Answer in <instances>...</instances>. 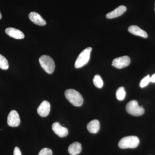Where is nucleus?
<instances>
[{"instance_id": "nucleus-1", "label": "nucleus", "mask_w": 155, "mask_h": 155, "mask_svg": "<svg viewBox=\"0 0 155 155\" xmlns=\"http://www.w3.org/2000/svg\"><path fill=\"white\" fill-rule=\"evenodd\" d=\"M65 96L67 100L75 107H80L83 104V98L82 95L77 91L68 89L65 91Z\"/></svg>"}, {"instance_id": "nucleus-2", "label": "nucleus", "mask_w": 155, "mask_h": 155, "mask_svg": "<svg viewBox=\"0 0 155 155\" xmlns=\"http://www.w3.org/2000/svg\"><path fill=\"white\" fill-rule=\"evenodd\" d=\"M140 143L138 137L135 136L125 137L120 140L118 146L121 149L135 148Z\"/></svg>"}, {"instance_id": "nucleus-3", "label": "nucleus", "mask_w": 155, "mask_h": 155, "mask_svg": "<svg viewBox=\"0 0 155 155\" xmlns=\"http://www.w3.org/2000/svg\"><path fill=\"white\" fill-rule=\"evenodd\" d=\"M39 62L42 68L48 74H52L55 68L54 60L47 55L41 56L39 59Z\"/></svg>"}, {"instance_id": "nucleus-4", "label": "nucleus", "mask_w": 155, "mask_h": 155, "mask_svg": "<svg viewBox=\"0 0 155 155\" xmlns=\"http://www.w3.org/2000/svg\"><path fill=\"white\" fill-rule=\"evenodd\" d=\"M92 48L88 47L82 51L78 57L75 64V68L83 67L88 63L90 58Z\"/></svg>"}, {"instance_id": "nucleus-5", "label": "nucleus", "mask_w": 155, "mask_h": 155, "mask_svg": "<svg viewBox=\"0 0 155 155\" xmlns=\"http://www.w3.org/2000/svg\"><path fill=\"white\" fill-rule=\"evenodd\" d=\"M126 111L133 116H139L143 115L145 112L143 106L140 107L136 100H133L127 103L126 107Z\"/></svg>"}, {"instance_id": "nucleus-6", "label": "nucleus", "mask_w": 155, "mask_h": 155, "mask_svg": "<svg viewBox=\"0 0 155 155\" xmlns=\"http://www.w3.org/2000/svg\"><path fill=\"white\" fill-rule=\"evenodd\" d=\"M130 63V58L127 56H124L114 59L112 65L117 69H120L127 67Z\"/></svg>"}, {"instance_id": "nucleus-7", "label": "nucleus", "mask_w": 155, "mask_h": 155, "mask_svg": "<svg viewBox=\"0 0 155 155\" xmlns=\"http://www.w3.org/2000/svg\"><path fill=\"white\" fill-rule=\"evenodd\" d=\"M7 122L11 127H16L19 126L20 123V119L17 111L13 110L10 112L8 116Z\"/></svg>"}, {"instance_id": "nucleus-8", "label": "nucleus", "mask_w": 155, "mask_h": 155, "mask_svg": "<svg viewBox=\"0 0 155 155\" xmlns=\"http://www.w3.org/2000/svg\"><path fill=\"white\" fill-rule=\"evenodd\" d=\"M52 129L54 132L60 137H64L68 134L69 131L67 127L61 126V124L58 122L53 123L52 126Z\"/></svg>"}, {"instance_id": "nucleus-9", "label": "nucleus", "mask_w": 155, "mask_h": 155, "mask_svg": "<svg viewBox=\"0 0 155 155\" xmlns=\"http://www.w3.org/2000/svg\"><path fill=\"white\" fill-rule=\"evenodd\" d=\"M51 110V105L48 101H44L41 104L37 109L38 114L41 117H46Z\"/></svg>"}, {"instance_id": "nucleus-10", "label": "nucleus", "mask_w": 155, "mask_h": 155, "mask_svg": "<svg viewBox=\"0 0 155 155\" xmlns=\"http://www.w3.org/2000/svg\"><path fill=\"white\" fill-rule=\"evenodd\" d=\"M31 21L34 24L41 26H44L46 24V22L38 13L35 12H31L28 15Z\"/></svg>"}, {"instance_id": "nucleus-11", "label": "nucleus", "mask_w": 155, "mask_h": 155, "mask_svg": "<svg viewBox=\"0 0 155 155\" xmlns=\"http://www.w3.org/2000/svg\"><path fill=\"white\" fill-rule=\"evenodd\" d=\"M5 31L9 36L17 39H22L25 37L24 33L21 31L15 28L9 27L6 28Z\"/></svg>"}, {"instance_id": "nucleus-12", "label": "nucleus", "mask_w": 155, "mask_h": 155, "mask_svg": "<svg viewBox=\"0 0 155 155\" xmlns=\"http://www.w3.org/2000/svg\"><path fill=\"white\" fill-rule=\"evenodd\" d=\"M126 10H127V8L125 6H119L114 11L108 13L106 15V17L107 19H111L119 17L124 14L126 11Z\"/></svg>"}, {"instance_id": "nucleus-13", "label": "nucleus", "mask_w": 155, "mask_h": 155, "mask_svg": "<svg viewBox=\"0 0 155 155\" xmlns=\"http://www.w3.org/2000/svg\"><path fill=\"white\" fill-rule=\"evenodd\" d=\"M128 30L129 32L134 35L141 37L143 38H147V33L137 25H132L129 26L128 27Z\"/></svg>"}, {"instance_id": "nucleus-14", "label": "nucleus", "mask_w": 155, "mask_h": 155, "mask_svg": "<svg viewBox=\"0 0 155 155\" xmlns=\"http://www.w3.org/2000/svg\"><path fill=\"white\" fill-rule=\"evenodd\" d=\"M87 130L89 132L92 134H96L98 132L100 128L99 121L97 119L93 120L87 124Z\"/></svg>"}, {"instance_id": "nucleus-15", "label": "nucleus", "mask_w": 155, "mask_h": 155, "mask_svg": "<svg viewBox=\"0 0 155 155\" xmlns=\"http://www.w3.org/2000/svg\"><path fill=\"white\" fill-rule=\"evenodd\" d=\"M82 147L81 144L78 142L73 143L70 144L68 147V152L71 155L79 154L81 151Z\"/></svg>"}, {"instance_id": "nucleus-16", "label": "nucleus", "mask_w": 155, "mask_h": 155, "mask_svg": "<svg viewBox=\"0 0 155 155\" xmlns=\"http://www.w3.org/2000/svg\"><path fill=\"white\" fill-rule=\"evenodd\" d=\"M126 96V91L123 87H120L117 89L116 91V97L119 101H122L125 99Z\"/></svg>"}, {"instance_id": "nucleus-17", "label": "nucleus", "mask_w": 155, "mask_h": 155, "mask_svg": "<svg viewBox=\"0 0 155 155\" xmlns=\"http://www.w3.org/2000/svg\"><path fill=\"white\" fill-rule=\"evenodd\" d=\"M93 81L95 86L97 88H101L104 85V81L101 77L100 75H95Z\"/></svg>"}, {"instance_id": "nucleus-18", "label": "nucleus", "mask_w": 155, "mask_h": 155, "mask_svg": "<svg viewBox=\"0 0 155 155\" xmlns=\"http://www.w3.org/2000/svg\"><path fill=\"white\" fill-rule=\"evenodd\" d=\"M9 68V64L8 60L2 55L0 54V69L7 70Z\"/></svg>"}, {"instance_id": "nucleus-19", "label": "nucleus", "mask_w": 155, "mask_h": 155, "mask_svg": "<svg viewBox=\"0 0 155 155\" xmlns=\"http://www.w3.org/2000/svg\"><path fill=\"white\" fill-rule=\"evenodd\" d=\"M150 82V75H148L142 79L140 83V86L141 88H143L146 87Z\"/></svg>"}, {"instance_id": "nucleus-20", "label": "nucleus", "mask_w": 155, "mask_h": 155, "mask_svg": "<svg viewBox=\"0 0 155 155\" xmlns=\"http://www.w3.org/2000/svg\"><path fill=\"white\" fill-rule=\"evenodd\" d=\"M52 151L48 148L42 149L39 153L38 155H52Z\"/></svg>"}, {"instance_id": "nucleus-21", "label": "nucleus", "mask_w": 155, "mask_h": 155, "mask_svg": "<svg viewBox=\"0 0 155 155\" xmlns=\"http://www.w3.org/2000/svg\"><path fill=\"white\" fill-rule=\"evenodd\" d=\"M14 155H22L21 151L18 147H15L14 151Z\"/></svg>"}, {"instance_id": "nucleus-22", "label": "nucleus", "mask_w": 155, "mask_h": 155, "mask_svg": "<svg viewBox=\"0 0 155 155\" xmlns=\"http://www.w3.org/2000/svg\"><path fill=\"white\" fill-rule=\"evenodd\" d=\"M150 82L155 83V73L150 77Z\"/></svg>"}, {"instance_id": "nucleus-23", "label": "nucleus", "mask_w": 155, "mask_h": 155, "mask_svg": "<svg viewBox=\"0 0 155 155\" xmlns=\"http://www.w3.org/2000/svg\"><path fill=\"white\" fill-rule=\"evenodd\" d=\"M2 14H1V12H0V19H2Z\"/></svg>"}, {"instance_id": "nucleus-24", "label": "nucleus", "mask_w": 155, "mask_h": 155, "mask_svg": "<svg viewBox=\"0 0 155 155\" xmlns=\"http://www.w3.org/2000/svg\"></svg>"}]
</instances>
